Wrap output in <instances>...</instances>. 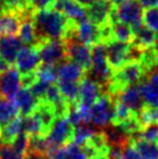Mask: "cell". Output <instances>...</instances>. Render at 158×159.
I'll return each mask as SVG.
<instances>
[{"label": "cell", "instance_id": "1", "mask_svg": "<svg viewBox=\"0 0 158 159\" xmlns=\"http://www.w3.org/2000/svg\"><path fill=\"white\" fill-rule=\"evenodd\" d=\"M33 23L35 28L36 40L40 42L44 40L63 41L69 27L73 22L69 21L62 13L50 8L34 12Z\"/></svg>", "mask_w": 158, "mask_h": 159}, {"label": "cell", "instance_id": "2", "mask_svg": "<svg viewBox=\"0 0 158 159\" xmlns=\"http://www.w3.org/2000/svg\"><path fill=\"white\" fill-rule=\"evenodd\" d=\"M145 75L144 67L141 62L126 63L122 67L114 71L109 84L107 86V94L115 98L120 91L132 85H137Z\"/></svg>", "mask_w": 158, "mask_h": 159}, {"label": "cell", "instance_id": "3", "mask_svg": "<svg viewBox=\"0 0 158 159\" xmlns=\"http://www.w3.org/2000/svg\"><path fill=\"white\" fill-rule=\"evenodd\" d=\"M115 111V99L102 94L90 108V122L97 129H104L113 123Z\"/></svg>", "mask_w": 158, "mask_h": 159}, {"label": "cell", "instance_id": "4", "mask_svg": "<svg viewBox=\"0 0 158 159\" xmlns=\"http://www.w3.org/2000/svg\"><path fill=\"white\" fill-rule=\"evenodd\" d=\"M73 125L70 123L67 116H59L56 117L55 122L53 123L51 128L49 129L47 134V139L50 145V153L51 155L53 151L59 149L61 146L66 145L72 142L73 137Z\"/></svg>", "mask_w": 158, "mask_h": 159}, {"label": "cell", "instance_id": "5", "mask_svg": "<svg viewBox=\"0 0 158 159\" xmlns=\"http://www.w3.org/2000/svg\"><path fill=\"white\" fill-rule=\"evenodd\" d=\"M142 16H143V7L138 4V1L128 0L113 9L109 18V23L118 21L134 28L143 23Z\"/></svg>", "mask_w": 158, "mask_h": 159}, {"label": "cell", "instance_id": "6", "mask_svg": "<svg viewBox=\"0 0 158 159\" xmlns=\"http://www.w3.org/2000/svg\"><path fill=\"white\" fill-rule=\"evenodd\" d=\"M65 47V57L67 61L75 63L87 72L91 67V48L80 43L76 36L67 37L63 41Z\"/></svg>", "mask_w": 158, "mask_h": 159}, {"label": "cell", "instance_id": "7", "mask_svg": "<svg viewBox=\"0 0 158 159\" xmlns=\"http://www.w3.org/2000/svg\"><path fill=\"white\" fill-rule=\"evenodd\" d=\"M40 55V59L43 64L55 65L64 62L65 57V47L63 41L44 40L37 42L35 45Z\"/></svg>", "mask_w": 158, "mask_h": 159}, {"label": "cell", "instance_id": "8", "mask_svg": "<svg viewBox=\"0 0 158 159\" xmlns=\"http://www.w3.org/2000/svg\"><path fill=\"white\" fill-rule=\"evenodd\" d=\"M137 85L145 106L158 108V65L148 71Z\"/></svg>", "mask_w": 158, "mask_h": 159}, {"label": "cell", "instance_id": "9", "mask_svg": "<svg viewBox=\"0 0 158 159\" xmlns=\"http://www.w3.org/2000/svg\"><path fill=\"white\" fill-rule=\"evenodd\" d=\"M15 69L21 75L35 72L41 64L39 51L35 47H25L19 51L15 59Z\"/></svg>", "mask_w": 158, "mask_h": 159}, {"label": "cell", "instance_id": "10", "mask_svg": "<svg viewBox=\"0 0 158 159\" xmlns=\"http://www.w3.org/2000/svg\"><path fill=\"white\" fill-rule=\"evenodd\" d=\"M130 43H124L120 41L110 40L106 43V55L107 63L110 70L116 71L127 63V53Z\"/></svg>", "mask_w": 158, "mask_h": 159}, {"label": "cell", "instance_id": "11", "mask_svg": "<svg viewBox=\"0 0 158 159\" xmlns=\"http://www.w3.org/2000/svg\"><path fill=\"white\" fill-rule=\"evenodd\" d=\"M21 86V75L15 67L11 66L0 75V97L6 100H13Z\"/></svg>", "mask_w": 158, "mask_h": 159}, {"label": "cell", "instance_id": "12", "mask_svg": "<svg viewBox=\"0 0 158 159\" xmlns=\"http://www.w3.org/2000/svg\"><path fill=\"white\" fill-rule=\"evenodd\" d=\"M53 9L57 11L75 25L87 18L86 7L79 5L76 0H55Z\"/></svg>", "mask_w": 158, "mask_h": 159}, {"label": "cell", "instance_id": "13", "mask_svg": "<svg viewBox=\"0 0 158 159\" xmlns=\"http://www.w3.org/2000/svg\"><path fill=\"white\" fill-rule=\"evenodd\" d=\"M76 39L80 43L92 48L93 45L101 43L100 27L86 18L76 25Z\"/></svg>", "mask_w": 158, "mask_h": 159}, {"label": "cell", "instance_id": "14", "mask_svg": "<svg viewBox=\"0 0 158 159\" xmlns=\"http://www.w3.org/2000/svg\"><path fill=\"white\" fill-rule=\"evenodd\" d=\"M114 99L118 102L124 105L136 115L140 114L142 109L145 107L144 101L141 97L138 85H132V86H128L126 89H123L122 91H120L116 94V97Z\"/></svg>", "mask_w": 158, "mask_h": 159}, {"label": "cell", "instance_id": "15", "mask_svg": "<svg viewBox=\"0 0 158 159\" xmlns=\"http://www.w3.org/2000/svg\"><path fill=\"white\" fill-rule=\"evenodd\" d=\"M104 94L101 86L86 75L79 83V100L78 103L91 108L94 102Z\"/></svg>", "mask_w": 158, "mask_h": 159}, {"label": "cell", "instance_id": "16", "mask_svg": "<svg viewBox=\"0 0 158 159\" xmlns=\"http://www.w3.org/2000/svg\"><path fill=\"white\" fill-rule=\"evenodd\" d=\"M115 6L109 0H98L97 2L86 7L87 19L97 26H104L109 23L110 14Z\"/></svg>", "mask_w": 158, "mask_h": 159}, {"label": "cell", "instance_id": "17", "mask_svg": "<svg viewBox=\"0 0 158 159\" xmlns=\"http://www.w3.org/2000/svg\"><path fill=\"white\" fill-rule=\"evenodd\" d=\"M12 101L18 107L19 114L22 117L33 114L39 105V100L31 94L30 89H25V87H21L19 89Z\"/></svg>", "mask_w": 158, "mask_h": 159}, {"label": "cell", "instance_id": "18", "mask_svg": "<svg viewBox=\"0 0 158 159\" xmlns=\"http://www.w3.org/2000/svg\"><path fill=\"white\" fill-rule=\"evenodd\" d=\"M86 75V72L81 67L70 62L64 61L56 66V75L57 81H66V83H78L83 79Z\"/></svg>", "mask_w": 158, "mask_h": 159}, {"label": "cell", "instance_id": "19", "mask_svg": "<svg viewBox=\"0 0 158 159\" xmlns=\"http://www.w3.org/2000/svg\"><path fill=\"white\" fill-rule=\"evenodd\" d=\"M21 41L16 36H1L0 37V58L8 63L9 65L14 64L19 51L22 47Z\"/></svg>", "mask_w": 158, "mask_h": 159}, {"label": "cell", "instance_id": "20", "mask_svg": "<svg viewBox=\"0 0 158 159\" xmlns=\"http://www.w3.org/2000/svg\"><path fill=\"white\" fill-rule=\"evenodd\" d=\"M33 13L34 12H28V13L22 14L20 16V27H19V40L21 41L22 44L27 47H35L37 43L35 34V28L33 23Z\"/></svg>", "mask_w": 158, "mask_h": 159}, {"label": "cell", "instance_id": "21", "mask_svg": "<svg viewBox=\"0 0 158 159\" xmlns=\"http://www.w3.org/2000/svg\"><path fill=\"white\" fill-rule=\"evenodd\" d=\"M132 33H134V37H132V44L141 48L142 50L154 47L156 41H157V35L154 31L148 29L146 27L141 23L138 26L132 28Z\"/></svg>", "mask_w": 158, "mask_h": 159}, {"label": "cell", "instance_id": "22", "mask_svg": "<svg viewBox=\"0 0 158 159\" xmlns=\"http://www.w3.org/2000/svg\"><path fill=\"white\" fill-rule=\"evenodd\" d=\"M129 143L144 159H158V142H149L137 137H129Z\"/></svg>", "mask_w": 158, "mask_h": 159}, {"label": "cell", "instance_id": "23", "mask_svg": "<svg viewBox=\"0 0 158 159\" xmlns=\"http://www.w3.org/2000/svg\"><path fill=\"white\" fill-rule=\"evenodd\" d=\"M48 159H87V156L81 148L73 143H69L53 151L48 156Z\"/></svg>", "mask_w": 158, "mask_h": 159}, {"label": "cell", "instance_id": "24", "mask_svg": "<svg viewBox=\"0 0 158 159\" xmlns=\"http://www.w3.org/2000/svg\"><path fill=\"white\" fill-rule=\"evenodd\" d=\"M20 21L21 20L18 14L4 12L0 16V37L15 35L19 30Z\"/></svg>", "mask_w": 158, "mask_h": 159}, {"label": "cell", "instance_id": "25", "mask_svg": "<svg viewBox=\"0 0 158 159\" xmlns=\"http://www.w3.org/2000/svg\"><path fill=\"white\" fill-rule=\"evenodd\" d=\"M98 130L94 125H91L90 123L80 124L78 127H76L73 130V137H72V142L79 148H83L86 145L88 142L92 139V137L98 133Z\"/></svg>", "mask_w": 158, "mask_h": 159}, {"label": "cell", "instance_id": "26", "mask_svg": "<svg viewBox=\"0 0 158 159\" xmlns=\"http://www.w3.org/2000/svg\"><path fill=\"white\" fill-rule=\"evenodd\" d=\"M20 133H22V116L15 117L8 124L0 128V143L11 144Z\"/></svg>", "mask_w": 158, "mask_h": 159}, {"label": "cell", "instance_id": "27", "mask_svg": "<svg viewBox=\"0 0 158 159\" xmlns=\"http://www.w3.org/2000/svg\"><path fill=\"white\" fill-rule=\"evenodd\" d=\"M22 131L29 137L47 136V133L44 130L43 125L41 123L39 116L35 113L22 117Z\"/></svg>", "mask_w": 158, "mask_h": 159}, {"label": "cell", "instance_id": "28", "mask_svg": "<svg viewBox=\"0 0 158 159\" xmlns=\"http://www.w3.org/2000/svg\"><path fill=\"white\" fill-rule=\"evenodd\" d=\"M109 25L112 40L124 42V43H132V37H134V33H132V27L126 25V23L118 22V21L109 23Z\"/></svg>", "mask_w": 158, "mask_h": 159}, {"label": "cell", "instance_id": "29", "mask_svg": "<svg viewBox=\"0 0 158 159\" xmlns=\"http://www.w3.org/2000/svg\"><path fill=\"white\" fill-rule=\"evenodd\" d=\"M18 116L19 109L12 100L2 99L0 101V128L5 127Z\"/></svg>", "mask_w": 158, "mask_h": 159}, {"label": "cell", "instance_id": "30", "mask_svg": "<svg viewBox=\"0 0 158 159\" xmlns=\"http://www.w3.org/2000/svg\"><path fill=\"white\" fill-rule=\"evenodd\" d=\"M57 87L62 97L65 99L69 105L78 103L79 100V83H66L57 81Z\"/></svg>", "mask_w": 158, "mask_h": 159}, {"label": "cell", "instance_id": "31", "mask_svg": "<svg viewBox=\"0 0 158 159\" xmlns=\"http://www.w3.org/2000/svg\"><path fill=\"white\" fill-rule=\"evenodd\" d=\"M36 80L47 83V84H53L57 75H56V66L55 65H49V64H40V66L35 71Z\"/></svg>", "mask_w": 158, "mask_h": 159}, {"label": "cell", "instance_id": "32", "mask_svg": "<svg viewBox=\"0 0 158 159\" xmlns=\"http://www.w3.org/2000/svg\"><path fill=\"white\" fill-rule=\"evenodd\" d=\"M142 22L148 29L154 31L155 34H158V7L154 8H146L143 12Z\"/></svg>", "mask_w": 158, "mask_h": 159}, {"label": "cell", "instance_id": "33", "mask_svg": "<svg viewBox=\"0 0 158 159\" xmlns=\"http://www.w3.org/2000/svg\"><path fill=\"white\" fill-rule=\"evenodd\" d=\"M142 127L151 125V124H158V108L145 106L140 114L137 115Z\"/></svg>", "mask_w": 158, "mask_h": 159}, {"label": "cell", "instance_id": "34", "mask_svg": "<svg viewBox=\"0 0 158 159\" xmlns=\"http://www.w3.org/2000/svg\"><path fill=\"white\" fill-rule=\"evenodd\" d=\"M134 114L129 108L120 103L115 100V111H114V119H113V125H120L121 123H123L124 121H127L129 117H132Z\"/></svg>", "mask_w": 158, "mask_h": 159}, {"label": "cell", "instance_id": "35", "mask_svg": "<svg viewBox=\"0 0 158 159\" xmlns=\"http://www.w3.org/2000/svg\"><path fill=\"white\" fill-rule=\"evenodd\" d=\"M13 148L14 150L22 156H26L27 151H28V146H29V136L23 133H20L18 136L13 139V142L9 144Z\"/></svg>", "mask_w": 158, "mask_h": 159}, {"label": "cell", "instance_id": "36", "mask_svg": "<svg viewBox=\"0 0 158 159\" xmlns=\"http://www.w3.org/2000/svg\"><path fill=\"white\" fill-rule=\"evenodd\" d=\"M132 137L142 138V139L149 142H158V124H151V125L143 127L140 133Z\"/></svg>", "mask_w": 158, "mask_h": 159}, {"label": "cell", "instance_id": "37", "mask_svg": "<svg viewBox=\"0 0 158 159\" xmlns=\"http://www.w3.org/2000/svg\"><path fill=\"white\" fill-rule=\"evenodd\" d=\"M0 159H25V156L18 153L9 144H1Z\"/></svg>", "mask_w": 158, "mask_h": 159}, {"label": "cell", "instance_id": "38", "mask_svg": "<svg viewBox=\"0 0 158 159\" xmlns=\"http://www.w3.org/2000/svg\"><path fill=\"white\" fill-rule=\"evenodd\" d=\"M28 5L34 12L53 8L55 0H27Z\"/></svg>", "mask_w": 158, "mask_h": 159}, {"label": "cell", "instance_id": "39", "mask_svg": "<svg viewBox=\"0 0 158 159\" xmlns=\"http://www.w3.org/2000/svg\"><path fill=\"white\" fill-rule=\"evenodd\" d=\"M121 159H144L142 156L137 152L132 145L129 143V141L123 145V149H122V157Z\"/></svg>", "mask_w": 158, "mask_h": 159}, {"label": "cell", "instance_id": "40", "mask_svg": "<svg viewBox=\"0 0 158 159\" xmlns=\"http://www.w3.org/2000/svg\"><path fill=\"white\" fill-rule=\"evenodd\" d=\"M138 4L144 8H154L158 7V0H137Z\"/></svg>", "mask_w": 158, "mask_h": 159}, {"label": "cell", "instance_id": "41", "mask_svg": "<svg viewBox=\"0 0 158 159\" xmlns=\"http://www.w3.org/2000/svg\"><path fill=\"white\" fill-rule=\"evenodd\" d=\"M25 159H48V157L44 155H40L35 152H27L25 156Z\"/></svg>", "mask_w": 158, "mask_h": 159}, {"label": "cell", "instance_id": "42", "mask_svg": "<svg viewBox=\"0 0 158 159\" xmlns=\"http://www.w3.org/2000/svg\"><path fill=\"white\" fill-rule=\"evenodd\" d=\"M11 66H12V65H9L6 61H4L2 58H0V75H1V73H4L5 71L8 70Z\"/></svg>", "mask_w": 158, "mask_h": 159}, {"label": "cell", "instance_id": "43", "mask_svg": "<svg viewBox=\"0 0 158 159\" xmlns=\"http://www.w3.org/2000/svg\"><path fill=\"white\" fill-rule=\"evenodd\" d=\"M79 5H81L84 7H88L90 5L94 4V2H97L98 0H76Z\"/></svg>", "mask_w": 158, "mask_h": 159}, {"label": "cell", "instance_id": "44", "mask_svg": "<svg viewBox=\"0 0 158 159\" xmlns=\"http://www.w3.org/2000/svg\"><path fill=\"white\" fill-rule=\"evenodd\" d=\"M112 4L114 5L115 7L116 6H118V5H121V4H123V2H126V1H128V0H109Z\"/></svg>", "mask_w": 158, "mask_h": 159}, {"label": "cell", "instance_id": "45", "mask_svg": "<svg viewBox=\"0 0 158 159\" xmlns=\"http://www.w3.org/2000/svg\"><path fill=\"white\" fill-rule=\"evenodd\" d=\"M87 159H106V156H97V157H90Z\"/></svg>", "mask_w": 158, "mask_h": 159}, {"label": "cell", "instance_id": "46", "mask_svg": "<svg viewBox=\"0 0 158 159\" xmlns=\"http://www.w3.org/2000/svg\"><path fill=\"white\" fill-rule=\"evenodd\" d=\"M2 14H4V8H2V6L0 5V16H1Z\"/></svg>", "mask_w": 158, "mask_h": 159}, {"label": "cell", "instance_id": "47", "mask_svg": "<svg viewBox=\"0 0 158 159\" xmlns=\"http://www.w3.org/2000/svg\"><path fill=\"white\" fill-rule=\"evenodd\" d=\"M1 2H2V0H0V5H1Z\"/></svg>", "mask_w": 158, "mask_h": 159}, {"label": "cell", "instance_id": "48", "mask_svg": "<svg viewBox=\"0 0 158 159\" xmlns=\"http://www.w3.org/2000/svg\"><path fill=\"white\" fill-rule=\"evenodd\" d=\"M1 100H2V98H1V97H0V101H1Z\"/></svg>", "mask_w": 158, "mask_h": 159}, {"label": "cell", "instance_id": "49", "mask_svg": "<svg viewBox=\"0 0 158 159\" xmlns=\"http://www.w3.org/2000/svg\"><path fill=\"white\" fill-rule=\"evenodd\" d=\"M0 146H1V143H0Z\"/></svg>", "mask_w": 158, "mask_h": 159}]
</instances>
